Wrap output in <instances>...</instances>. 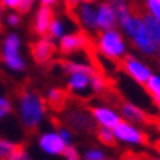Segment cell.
<instances>
[{
  "instance_id": "1",
  "label": "cell",
  "mask_w": 160,
  "mask_h": 160,
  "mask_svg": "<svg viewBox=\"0 0 160 160\" xmlns=\"http://www.w3.org/2000/svg\"><path fill=\"white\" fill-rule=\"evenodd\" d=\"M16 111L21 125L26 130L34 131L43 123L48 106L45 102V98H42L37 91L31 88H22L16 96Z\"/></svg>"
},
{
  "instance_id": "2",
  "label": "cell",
  "mask_w": 160,
  "mask_h": 160,
  "mask_svg": "<svg viewBox=\"0 0 160 160\" xmlns=\"http://www.w3.org/2000/svg\"><path fill=\"white\" fill-rule=\"evenodd\" d=\"M118 28L122 29L123 35L135 45V48L139 53H142L144 56H149V58L158 56V47L142 15L133 11L123 22L118 24Z\"/></svg>"
},
{
  "instance_id": "3",
  "label": "cell",
  "mask_w": 160,
  "mask_h": 160,
  "mask_svg": "<svg viewBox=\"0 0 160 160\" xmlns=\"http://www.w3.org/2000/svg\"><path fill=\"white\" fill-rule=\"evenodd\" d=\"M61 66L66 75H68V80H66L68 93L80 99H85L90 98L91 95H95L91 88V78L98 71L95 66L90 62L74 61V59H62Z\"/></svg>"
},
{
  "instance_id": "4",
  "label": "cell",
  "mask_w": 160,
  "mask_h": 160,
  "mask_svg": "<svg viewBox=\"0 0 160 160\" xmlns=\"http://www.w3.org/2000/svg\"><path fill=\"white\" fill-rule=\"evenodd\" d=\"M91 45L95 47L99 56L109 59V61L120 62L122 58L127 55L125 35H123V32L117 31V28L108 29V31H99Z\"/></svg>"
},
{
  "instance_id": "5",
  "label": "cell",
  "mask_w": 160,
  "mask_h": 160,
  "mask_svg": "<svg viewBox=\"0 0 160 160\" xmlns=\"http://www.w3.org/2000/svg\"><path fill=\"white\" fill-rule=\"evenodd\" d=\"M21 45V38L16 32H8L0 43V62L11 72H22L26 69Z\"/></svg>"
},
{
  "instance_id": "6",
  "label": "cell",
  "mask_w": 160,
  "mask_h": 160,
  "mask_svg": "<svg viewBox=\"0 0 160 160\" xmlns=\"http://www.w3.org/2000/svg\"><path fill=\"white\" fill-rule=\"evenodd\" d=\"M91 43H93V40L88 32H85L83 29L72 31L58 40V53L62 56H72L75 53L91 48Z\"/></svg>"
},
{
  "instance_id": "7",
  "label": "cell",
  "mask_w": 160,
  "mask_h": 160,
  "mask_svg": "<svg viewBox=\"0 0 160 160\" xmlns=\"http://www.w3.org/2000/svg\"><path fill=\"white\" fill-rule=\"evenodd\" d=\"M112 131H114L115 141L127 146H144L148 142V135L138 125L123 118L112 128Z\"/></svg>"
},
{
  "instance_id": "8",
  "label": "cell",
  "mask_w": 160,
  "mask_h": 160,
  "mask_svg": "<svg viewBox=\"0 0 160 160\" xmlns=\"http://www.w3.org/2000/svg\"><path fill=\"white\" fill-rule=\"evenodd\" d=\"M120 66H122V71L139 85H144L146 80L152 75V69L149 68V64H146L133 55H125L120 61Z\"/></svg>"
},
{
  "instance_id": "9",
  "label": "cell",
  "mask_w": 160,
  "mask_h": 160,
  "mask_svg": "<svg viewBox=\"0 0 160 160\" xmlns=\"http://www.w3.org/2000/svg\"><path fill=\"white\" fill-rule=\"evenodd\" d=\"M58 53V47L55 43V40L48 35H40L37 37V40L31 45V55H32V59L43 66L47 62H50L55 55Z\"/></svg>"
},
{
  "instance_id": "10",
  "label": "cell",
  "mask_w": 160,
  "mask_h": 160,
  "mask_svg": "<svg viewBox=\"0 0 160 160\" xmlns=\"http://www.w3.org/2000/svg\"><path fill=\"white\" fill-rule=\"evenodd\" d=\"M74 21L80 26V29H83L85 32L91 34L96 32V7L93 5L91 2H82L72 13Z\"/></svg>"
},
{
  "instance_id": "11",
  "label": "cell",
  "mask_w": 160,
  "mask_h": 160,
  "mask_svg": "<svg viewBox=\"0 0 160 160\" xmlns=\"http://www.w3.org/2000/svg\"><path fill=\"white\" fill-rule=\"evenodd\" d=\"M68 125L80 133H91L96 131V122L93 120L90 111L87 109H69L66 112Z\"/></svg>"
},
{
  "instance_id": "12",
  "label": "cell",
  "mask_w": 160,
  "mask_h": 160,
  "mask_svg": "<svg viewBox=\"0 0 160 160\" xmlns=\"http://www.w3.org/2000/svg\"><path fill=\"white\" fill-rule=\"evenodd\" d=\"M66 146H68V144H66V141L61 138L58 130L45 131L38 138V148H40V151L48 154V155H62Z\"/></svg>"
},
{
  "instance_id": "13",
  "label": "cell",
  "mask_w": 160,
  "mask_h": 160,
  "mask_svg": "<svg viewBox=\"0 0 160 160\" xmlns=\"http://www.w3.org/2000/svg\"><path fill=\"white\" fill-rule=\"evenodd\" d=\"M90 114L98 127H106V128H114L122 120L120 112H117L114 108H109V106H91Z\"/></svg>"
},
{
  "instance_id": "14",
  "label": "cell",
  "mask_w": 160,
  "mask_h": 160,
  "mask_svg": "<svg viewBox=\"0 0 160 160\" xmlns=\"http://www.w3.org/2000/svg\"><path fill=\"white\" fill-rule=\"evenodd\" d=\"M55 18V13H53L51 7H45V5H40L34 15V21H32V31L37 37L40 35H47L48 28H50V22Z\"/></svg>"
},
{
  "instance_id": "15",
  "label": "cell",
  "mask_w": 160,
  "mask_h": 160,
  "mask_svg": "<svg viewBox=\"0 0 160 160\" xmlns=\"http://www.w3.org/2000/svg\"><path fill=\"white\" fill-rule=\"evenodd\" d=\"M96 28L98 32L117 28V16L109 2H102L96 7Z\"/></svg>"
},
{
  "instance_id": "16",
  "label": "cell",
  "mask_w": 160,
  "mask_h": 160,
  "mask_svg": "<svg viewBox=\"0 0 160 160\" xmlns=\"http://www.w3.org/2000/svg\"><path fill=\"white\" fill-rule=\"evenodd\" d=\"M120 115H122L123 120H128V122L135 125H146L151 120L148 112H144L139 106L133 102H127V101L122 102V106H120Z\"/></svg>"
},
{
  "instance_id": "17",
  "label": "cell",
  "mask_w": 160,
  "mask_h": 160,
  "mask_svg": "<svg viewBox=\"0 0 160 160\" xmlns=\"http://www.w3.org/2000/svg\"><path fill=\"white\" fill-rule=\"evenodd\" d=\"M68 90H62L58 87H53L47 91L45 96V102L48 108H51L53 111H62L68 104Z\"/></svg>"
},
{
  "instance_id": "18",
  "label": "cell",
  "mask_w": 160,
  "mask_h": 160,
  "mask_svg": "<svg viewBox=\"0 0 160 160\" xmlns=\"http://www.w3.org/2000/svg\"><path fill=\"white\" fill-rule=\"evenodd\" d=\"M142 87L151 95L154 104L157 106V109L160 111V74H154L152 72V75L146 80V83Z\"/></svg>"
},
{
  "instance_id": "19",
  "label": "cell",
  "mask_w": 160,
  "mask_h": 160,
  "mask_svg": "<svg viewBox=\"0 0 160 160\" xmlns=\"http://www.w3.org/2000/svg\"><path fill=\"white\" fill-rule=\"evenodd\" d=\"M111 3V7L114 8L115 11V16H117V28L120 22H123L131 13H133V8L131 5L128 3V0H108Z\"/></svg>"
},
{
  "instance_id": "20",
  "label": "cell",
  "mask_w": 160,
  "mask_h": 160,
  "mask_svg": "<svg viewBox=\"0 0 160 160\" xmlns=\"http://www.w3.org/2000/svg\"><path fill=\"white\" fill-rule=\"evenodd\" d=\"M68 34V28H66V21L62 19V18H58V16H55L53 18V21L50 22V28H48V32H47V35L48 37H51L53 40H59L62 35H66Z\"/></svg>"
},
{
  "instance_id": "21",
  "label": "cell",
  "mask_w": 160,
  "mask_h": 160,
  "mask_svg": "<svg viewBox=\"0 0 160 160\" xmlns=\"http://www.w3.org/2000/svg\"><path fill=\"white\" fill-rule=\"evenodd\" d=\"M18 146H19L18 142L11 141V139L0 138V160H10Z\"/></svg>"
},
{
  "instance_id": "22",
  "label": "cell",
  "mask_w": 160,
  "mask_h": 160,
  "mask_svg": "<svg viewBox=\"0 0 160 160\" xmlns=\"http://www.w3.org/2000/svg\"><path fill=\"white\" fill-rule=\"evenodd\" d=\"M96 138L101 144L104 146H115V136H114V131L112 128H106V127H98L96 130Z\"/></svg>"
},
{
  "instance_id": "23",
  "label": "cell",
  "mask_w": 160,
  "mask_h": 160,
  "mask_svg": "<svg viewBox=\"0 0 160 160\" xmlns=\"http://www.w3.org/2000/svg\"><path fill=\"white\" fill-rule=\"evenodd\" d=\"M144 10L146 15L160 19V0H144Z\"/></svg>"
},
{
  "instance_id": "24",
  "label": "cell",
  "mask_w": 160,
  "mask_h": 160,
  "mask_svg": "<svg viewBox=\"0 0 160 160\" xmlns=\"http://www.w3.org/2000/svg\"><path fill=\"white\" fill-rule=\"evenodd\" d=\"M85 160H104L106 157V152L102 151V149H99V148H88L85 152H83V155H82Z\"/></svg>"
},
{
  "instance_id": "25",
  "label": "cell",
  "mask_w": 160,
  "mask_h": 160,
  "mask_svg": "<svg viewBox=\"0 0 160 160\" xmlns=\"http://www.w3.org/2000/svg\"><path fill=\"white\" fill-rule=\"evenodd\" d=\"M13 112V102L8 96L0 95V118H5Z\"/></svg>"
},
{
  "instance_id": "26",
  "label": "cell",
  "mask_w": 160,
  "mask_h": 160,
  "mask_svg": "<svg viewBox=\"0 0 160 160\" xmlns=\"http://www.w3.org/2000/svg\"><path fill=\"white\" fill-rule=\"evenodd\" d=\"M62 157H66L68 160H78L80 157H82V154H80V152H78V149H77L75 146L71 142V144H68V146L64 148Z\"/></svg>"
},
{
  "instance_id": "27",
  "label": "cell",
  "mask_w": 160,
  "mask_h": 160,
  "mask_svg": "<svg viewBox=\"0 0 160 160\" xmlns=\"http://www.w3.org/2000/svg\"><path fill=\"white\" fill-rule=\"evenodd\" d=\"M3 22H7V26H10V28H16V26H19V22H21L19 13L16 10H11V13H8V15L3 18Z\"/></svg>"
},
{
  "instance_id": "28",
  "label": "cell",
  "mask_w": 160,
  "mask_h": 160,
  "mask_svg": "<svg viewBox=\"0 0 160 160\" xmlns=\"http://www.w3.org/2000/svg\"><path fill=\"white\" fill-rule=\"evenodd\" d=\"M58 133L61 135V138L66 141V144H71V142H72L74 133H72L71 128H68V127H59V128H58Z\"/></svg>"
},
{
  "instance_id": "29",
  "label": "cell",
  "mask_w": 160,
  "mask_h": 160,
  "mask_svg": "<svg viewBox=\"0 0 160 160\" xmlns=\"http://www.w3.org/2000/svg\"><path fill=\"white\" fill-rule=\"evenodd\" d=\"M31 155L28 154V151H26L24 149V146H18V148H16V151L15 152H13V155H11V158L10 160H24V158H29Z\"/></svg>"
},
{
  "instance_id": "30",
  "label": "cell",
  "mask_w": 160,
  "mask_h": 160,
  "mask_svg": "<svg viewBox=\"0 0 160 160\" xmlns=\"http://www.w3.org/2000/svg\"><path fill=\"white\" fill-rule=\"evenodd\" d=\"M21 2L22 0H0V3H2V7L5 10H19L21 7Z\"/></svg>"
},
{
  "instance_id": "31",
  "label": "cell",
  "mask_w": 160,
  "mask_h": 160,
  "mask_svg": "<svg viewBox=\"0 0 160 160\" xmlns=\"http://www.w3.org/2000/svg\"><path fill=\"white\" fill-rule=\"evenodd\" d=\"M83 0H62V3H64V8L68 10L69 13H72L80 3H82Z\"/></svg>"
},
{
  "instance_id": "32",
  "label": "cell",
  "mask_w": 160,
  "mask_h": 160,
  "mask_svg": "<svg viewBox=\"0 0 160 160\" xmlns=\"http://www.w3.org/2000/svg\"><path fill=\"white\" fill-rule=\"evenodd\" d=\"M37 2L40 3V5H45V7H55L56 3H58V0H37Z\"/></svg>"
},
{
  "instance_id": "33",
  "label": "cell",
  "mask_w": 160,
  "mask_h": 160,
  "mask_svg": "<svg viewBox=\"0 0 160 160\" xmlns=\"http://www.w3.org/2000/svg\"><path fill=\"white\" fill-rule=\"evenodd\" d=\"M3 7H2V3H0V28H2V24H3V18H5V13H3Z\"/></svg>"
},
{
  "instance_id": "34",
  "label": "cell",
  "mask_w": 160,
  "mask_h": 160,
  "mask_svg": "<svg viewBox=\"0 0 160 160\" xmlns=\"http://www.w3.org/2000/svg\"><path fill=\"white\" fill-rule=\"evenodd\" d=\"M155 151H157V152L160 154V139H158V141L155 142Z\"/></svg>"
},
{
  "instance_id": "35",
  "label": "cell",
  "mask_w": 160,
  "mask_h": 160,
  "mask_svg": "<svg viewBox=\"0 0 160 160\" xmlns=\"http://www.w3.org/2000/svg\"><path fill=\"white\" fill-rule=\"evenodd\" d=\"M83 2H91V3H95V2H98V0H83Z\"/></svg>"
},
{
  "instance_id": "36",
  "label": "cell",
  "mask_w": 160,
  "mask_h": 160,
  "mask_svg": "<svg viewBox=\"0 0 160 160\" xmlns=\"http://www.w3.org/2000/svg\"><path fill=\"white\" fill-rule=\"evenodd\" d=\"M158 71H160V59H158Z\"/></svg>"
}]
</instances>
